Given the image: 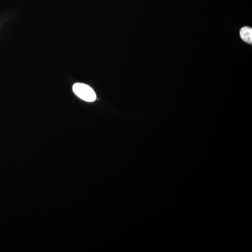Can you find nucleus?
Wrapping results in <instances>:
<instances>
[{"instance_id": "obj_1", "label": "nucleus", "mask_w": 252, "mask_h": 252, "mask_svg": "<svg viewBox=\"0 0 252 252\" xmlns=\"http://www.w3.org/2000/svg\"><path fill=\"white\" fill-rule=\"evenodd\" d=\"M73 91L79 98L86 102H94L96 99V94L94 89L86 84L77 83L73 86Z\"/></svg>"}, {"instance_id": "obj_2", "label": "nucleus", "mask_w": 252, "mask_h": 252, "mask_svg": "<svg viewBox=\"0 0 252 252\" xmlns=\"http://www.w3.org/2000/svg\"><path fill=\"white\" fill-rule=\"evenodd\" d=\"M242 39L248 44H252V29L250 27H244L240 31Z\"/></svg>"}]
</instances>
